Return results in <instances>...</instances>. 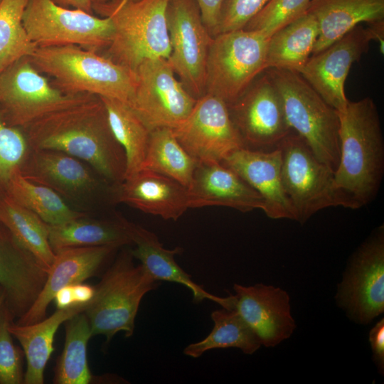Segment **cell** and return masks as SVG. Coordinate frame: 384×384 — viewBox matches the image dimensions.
I'll list each match as a JSON object with an SVG mask.
<instances>
[{"mask_svg": "<svg viewBox=\"0 0 384 384\" xmlns=\"http://www.w3.org/2000/svg\"><path fill=\"white\" fill-rule=\"evenodd\" d=\"M31 149L66 153L90 164L114 185L125 178V152L98 96L53 112L22 129Z\"/></svg>", "mask_w": 384, "mask_h": 384, "instance_id": "1", "label": "cell"}, {"mask_svg": "<svg viewBox=\"0 0 384 384\" xmlns=\"http://www.w3.org/2000/svg\"><path fill=\"white\" fill-rule=\"evenodd\" d=\"M340 157L334 174L336 206L359 209L375 198L384 171V142L377 107L370 97L337 111Z\"/></svg>", "mask_w": 384, "mask_h": 384, "instance_id": "2", "label": "cell"}, {"mask_svg": "<svg viewBox=\"0 0 384 384\" xmlns=\"http://www.w3.org/2000/svg\"><path fill=\"white\" fill-rule=\"evenodd\" d=\"M29 58L64 92L114 98L128 104L133 96L135 70L97 51L75 45L38 47Z\"/></svg>", "mask_w": 384, "mask_h": 384, "instance_id": "3", "label": "cell"}, {"mask_svg": "<svg viewBox=\"0 0 384 384\" xmlns=\"http://www.w3.org/2000/svg\"><path fill=\"white\" fill-rule=\"evenodd\" d=\"M169 0H107L92 10L108 17L114 35L107 57L134 70L146 59H168L171 46L166 23Z\"/></svg>", "mask_w": 384, "mask_h": 384, "instance_id": "4", "label": "cell"}, {"mask_svg": "<svg viewBox=\"0 0 384 384\" xmlns=\"http://www.w3.org/2000/svg\"><path fill=\"white\" fill-rule=\"evenodd\" d=\"M131 249L123 248L95 286V294L85 314L92 336L102 335L109 343L124 332L134 331L135 319L146 294L157 288L156 280L141 265H135Z\"/></svg>", "mask_w": 384, "mask_h": 384, "instance_id": "5", "label": "cell"}, {"mask_svg": "<svg viewBox=\"0 0 384 384\" xmlns=\"http://www.w3.org/2000/svg\"><path fill=\"white\" fill-rule=\"evenodd\" d=\"M282 99L287 122L300 135L317 158L335 171L340 157L339 119L299 73L265 70Z\"/></svg>", "mask_w": 384, "mask_h": 384, "instance_id": "6", "label": "cell"}, {"mask_svg": "<svg viewBox=\"0 0 384 384\" xmlns=\"http://www.w3.org/2000/svg\"><path fill=\"white\" fill-rule=\"evenodd\" d=\"M21 174L51 188L77 210L90 213L115 204L116 185L90 164L62 151L31 149Z\"/></svg>", "mask_w": 384, "mask_h": 384, "instance_id": "7", "label": "cell"}, {"mask_svg": "<svg viewBox=\"0 0 384 384\" xmlns=\"http://www.w3.org/2000/svg\"><path fill=\"white\" fill-rule=\"evenodd\" d=\"M269 38L244 29L221 33L210 44L206 75V93L230 105L237 100L266 70Z\"/></svg>", "mask_w": 384, "mask_h": 384, "instance_id": "8", "label": "cell"}, {"mask_svg": "<svg viewBox=\"0 0 384 384\" xmlns=\"http://www.w3.org/2000/svg\"><path fill=\"white\" fill-rule=\"evenodd\" d=\"M92 96L63 92L36 68L29 57L17 60L0 72V116L12 127L23 129Z\"/></svg>", "mask_w": 384, "mask_h": 384, "instance_id": "9", "label": "cell"}, {"mask_svg": "<svg viewBox=\"0 0 384 384\" xmlns=\"http://www.w3.org/2000/svg\"><path fill=\"white\" fill-rule=\"evenodd\" d=\"M23 23L38 47L75 45L98 52L109 46L114 35L110 18L62 6L53 0H28Z\"/></svg>", "mask_w": 384, "mask_h": 384, "instance_id": "10", "label": "cell"}, {"mask_svg": "<svg viewBox=\"0 0 384 384\" xmlns=\"http://www.w3.org/2000/svg\"><path fill=\"white\" fill-rule=\"evenodd\" d=\"M277 147L281 151L282 184L295 220L304 224L318 211L336 206L334 171L317 158L306 141L291 129Z\"/></svg>", "mask_w": 384, "mask_h": 384, "instance_id": "11", "label": "cell"}, {"mask_svg": "<svg viewBox=\"0 0 384 384\" xmlns=\"http://www.w3.org/2000/svg\"><path fill=\"white\" fill-rule=\"evenodd\" d=\"M135 72L137 82L129 105L150 131L174 129L188 117L197 99L176 78L167 59H146Z\"/></svg>", "mask_w": 384, "mask_h": 384, "instance_id": "12", "label": "cell"}, {"mask_svg": "<svg viewBox=\"0 0 384 384\" xmlns=\"http://www.w3.org/2000/svg\"><path fill=\"white\" fill-rule=\"evenodd\" d=\"M166 23L171 46L167 60L196 99L206 94V64L213 37L196 0H169Z\"/></svg>", "mask_w": 384, "mask_h": 384, "instance_id": "13", "label": "cell"}, {"mask_svg": "<svg viewBox=\"0 0 384 384\" xmlns=\"http://www.w3.org/2000/svg\"><path fill=\"white\" fill-rule=\"evenodd\" d=\"M228 107L245 148L273 150L291 131L279 92L267 73Z\"/></svg>", "mask_w": 384, "mask_h": 384, "instance_id": "14", "label": "cell"}, {"mask_svg": "<svg viewBox=\"0 0 384 384\" xmlns=\"http://www.w3.org/2000/svg\"><path fill=\"white\" fill-rule=\"evenodd\" d=\"M337 302L355 321L367 324L384 311V231L375 233L354 254L338 286Z\"/></svg>", "mask_w": 384, "mask_h": 384, "instance_id": "15", "label": "cell"}, {"mask_svg": "<svg viewBox=\"0 0 384 384\" xmlns=\"http://www.w3.org/2000/svg\"><path fill=\"white\" fill-rule=\"evenodd\" d=\"M177 140L197 161H218L245 147L228 105L206 93L196 100L188 117L172 129Z\"/></svg>", "mask_w": 384, "mask_h": 384, "instance_id": "16", "label": "cell"}, {"mask_svg": "<svg viewBox=\"0 0 384 384\" xmlns=\"http://www.w3.org/2000/svg\"><path fill=\"white\" fill-rule=\"evenodd\" d=\"M372 37L358 25L341 38L310 57L300 75L324 101L337 111L346 106L344 85L355 62L368 51Z\"/></svg>", "mask_w": 384, "mask_h": 384, "instance_id": "17", "label": "cell"}, {"mask_svg": "<svg viewBox=\"0 0 384 384\" xmlns=\"http://www.w3.org/2000/svg\"><path fill=\"white\" fill-rule=\"evenodd\" d=\"M233 307L252 329L261 345L273 347L288 338L296 328L289 296L272 285L235 284Z\"/></svg>", "mask_w": 384, "mask_h": 384, "instance_id": "18", "label": "cell"}, {"mask_svg": "<svg viewBox=\"0 0 384 384\" xmlns=\"http://www.w3.org/2000/svg\"><path fill=\"white\" fill-rule=\"evenodd\" d=\"M221 163L237 173L262 196L265 201L263 211L267 217L295 220L282 184L279 147L271 151L239 148L230 152Z\"/></svg>", "mask_w": 384, "mask_h": 384, "instance_id": "19", "label": "cell"}, {"mask_svg": "<svg viewBox=\"0 0 384 384\" xmlns=\"http://www.w3.org/2000/svg\"><path fill=\"white\" fill-rule=\"evenodd\" d=\"M48 272L2 225H0V286L5 304L15 318L33 305L47 279Z\"/></svg>", "mask_w": 384, "mask_h": 384, "instance_id": "20", "label": "cell"}, {"mask_svg": "<svg viewBox=\"0 0 384 384\" xmlns=\"http://www.w3.org/2000/svg\"><path fill=\"white\" fill-rule=\"evenodd\" d=\"M187 189L189 208L225 206L241 212L265 208L262 196L237 173L218 161H198Z\"/></svg>", "mask_w": 384, "mask_h": 384, "instance_id": "21", "label": "cell"}, {"mask_svg": "<svg viewBox=\"0 0 384 384\" xmlns=\"http://www.w3.org/2000/svg\"><path fill=\"white\" fill-rule=\"evenodd\" d=\"M118 249L106 245L72 247L56 252L41 293L16 323L31 324L45 319L48 306L58 291L95 276Z\"/></svg>", "mask_w": 384, "mask_h": 384, "instance_id": "22", "label": "cell"}, {"mask_svg": "<svg viewBox=\"0 0 384 384\" xmlns=\"http://www.w3.org/2000/svg\"><path fill=\"white\" fill-rule=\"evenodd\" d=\"M114 201L164 220H177L189 208L185 186L148 169H142L116 185Z\"/></svg>", "mask_w": 384, "mask_h": 384, "instance_id": "23", "label": "cell"}, {"mask_svg": "<svg viewBox=\"0 0 384 384\" xmlns=\"http://www.w3.org/2000/svg\"><path fill=\"white\" fill-rule=\"evenodd\" d=\"M132 228L133 245H135V247L131 249L132 255L140 261V264L156 280L176 282L185 286L191 292L194 303L208 299L224 309H232L233 295L220 297L208 292L194 282L191 275L177 264L174 256L182 253L183 248H164L154 233L134 223Z\"/></svg>", "mask_w": 384, "mask_h": 384, "instance_id": "24", "label": "cell"}, {"mask_svg": "<svg viewBox=\"0 0 384 384\" xmlns=\"http://www.w3.org/2000/svg\"><path fill=\"white\" fill-rule=\"evenodd\" d=\"M48 240L55 254L72 247L133 244L132 222L118 213L105 218L83 215L60 225H48Z\"/></svg>", "mask_w": 384, "mask_h": 384, "instance_id": "25", "label": "cell"}, {"mask_svg": "<svg viewBox=\"0 0 384 384\" xmlns=\"http://www.w3.org/2000/svg\"><path fill=\"white\" fill-rule=\"evenodd\" d=\"M307 11L314 16L319 28L315 54L363 22L383 21L384 0H311Z\"/></svg>", "mask_w": 384, "mask_h": 384, "instance_id": "26", "label": "cell"}, {"mask_svg": "<svg viewBox=\"0 0 384 384\" xmlns=\"http://www.w3.org/2000/svg\"><path fill=\"white\" fill-rule=\"evenodd\" d=\"M87 305L57 309L52 315L31 324L12 321L9 330L20 343L26 358L24 384H43L44 371L54 351L53 342L58 327L75 314L84 311Z\"/></svg>", "mask_w": 384, "mask_h": 384, "instance_id": "27", "label": "cell"}, {"mask_svg": "<svg viewBox=\"0 0 384 384\" xmlns=\"http://www.w3.org/2000/svg\"><path fill=\"white\" fill-rule=\"evenodd\" d=\"M319 28L309 12L281 28L269 38L265 65L298 73L302 70L313 50Z\"/></svg>", "mask_w": 384, "mask_h": 384, "instance_id": "28", "label": "cell"}, {"mask_svg": "<svg viewBox=\"0 0 384 384\" xmlns=\"http://www.w3.org/2000/svg\"><path fill=\"white\" fill-rule=\"evenodd\" d=\"M0 224L48 271L55 254L49 243L47 223L5 196L0 199Z\"/></svg>", "mask_w": 384, "mask_h": 384, "instance_id": "29", "label": "cell"}, {"mask_svg": "<svg viewBox=\"0 0 384 384\" xmlns=\"http://www.w3.org/2000/svg\"><path fill=\"white\" fill-rule=\"evenodd\" d=\"M99 97L106 109L113 134L125 152V179L142 169L150 130L128 103L114 98Z\"/></svg>", "mask_w": 384, "mask_h": 384, "instance_id": "30", "label": "cell"}, {"mask_svg": "<svg viewBox=\"0 0 384 384\" xmlns=\"http://www.w3.org/2000/svg\"><path fill=\"white\" fill-rule=\"evenodd\" d=\"M197 164L177 140L171 128L158 127L150 131L142 169L161 174L188 188Z\"/></svg>", "mask_w": 384, "mask_h": 384, "instance_id": "31", "label": "cell"}, {"mask_svg": "<svg viewBox=\"0 0 384 384\" xmlns=\"http://www.w3.org/2000/svg\"><path fill=\"white\" fill-rule=\"evenodd\" d=\"M6 196L50 225L89 215L73 208L53 190L28 180L20 171L12 178Z\"/></svg>", "mask_w": 384, "mask_h": 384, "instance_id": "32", "label": "cell"}, {"mask_svg": "<svg viewBox=\"0 0 384 384\" xmlns=\"http://www.w3.org/2000/svg\"><path fill=\"white\" fill-rule=\"evenodd\" d=\"M65 338L61 355L54 370L55 384H88L92 379L87 348L92 336L84 311L78 313L65 322Z\"/></svg>", "mask_w": 384, "mask_h": 384, "instance_id": "33", "label": "cell"}, {"mask_svg": "<svg viewBox=\"0 0 384 384\" xmlns=\"http://www.w3.org/2000/svg\"><path fill=\"white\" fill-rule=\"evenodd\" d=\"M213 328L203 340L187 346L183 353L197 358L212 349L237 348L252 354L262 345L252 329L235 309H222L212 312Z\"/></svg>", "mask_w": 384, "mask_h": 384, "instance_id": "34", "label": "cell"}, {"mask_svg": "<svg viewBox=\"0 0 384 384\" xmlns=\"http://www.w3.org/2000/svg\"><path fill=\"white\" fill-rule=\"evenodd\" d=\"M28 0L0 1V72L23 57L31 56L38 46L23 23Z\"/></svg>", "mask_w": 384, "mask_h": 384, "instance_id": "35", "label": "cell"}, {"mask_svg": "<svg viewBox=\"0 0 384 384\" xmlns=\"http://www.w3.org/2000/svg\"><path fill=\"white\" fill-rule=\"evenodd\" d=\"M31 149L23 129L6 124L0 116V199L6 196L9 185Z\"/></svg>", "mask_w": 384, "mask_h": 384, "instance_id": "36", "label": "cell"}, {"mask_svg": "<svg viewBox=\"0 0 384 384\" xmlns=\"http://www.w3.org/2000/svg\"><path fill=\"white\" fill-rule=\"evenodd\" d=\"M311 0H270L245 26L270 38L307 12Z\"/></svg>", "mask_w": 384, "mask_h": 384, "instance_id": "37", "label": "cell"}, {"mask_svg": "<svg viewBox=\"0 0 384 384\" xmlns=\"http://www.w3.org/2000/svg\"><path fill=\"white\" fill-rule=\"evenodd\" d=\"M14 318L4 302L0 308V384L23 383L24 353L14 345L9 330V325Z\"/></svg>", "mask_w": 384, "mask_h": 384, "instance_id": "38", "label": "cell"}, {"mask_svg": "<svg viewBox=\"0 0 384 384\" xmlns=\"http://www.w3.org/2000/svg\"><path fill=\"white\" fill-rule=\"evenodd\" d=\"M270 0H223L217 34L241 30Z\"/></svg>", "mask_w": 384, "mask_h": 384, "instance_id": "39", "label": "cell"}, {"mask_svg": "<svg viewBox=\"0 0 384 384\" xmlns=\"http://www.w3.org/2000/svg\"><path fill=\"white\" fill-rule=\"evenodd\" d=\"M94 294V286L78 282L60 289L55 293L53 300L57 309H67L88 304Z\"/></svg>", "mask_w": 384, "mask_h": 384, "instance_id": "40", "label": "cell"}, {"mask_svg": "<svg viewBox=\"0 0 384 384\" xmlns=\"http://www.w3.org/2000/svg\"><path fill=\"white\" fill-rule=\"evenodd\" d=\"M201 11L203 21L211 36L217 34L220 9L223 0H196Z\"/></svg>", "mask_w": 384, "mask_h": 384, "instance_id": "41", "label": "cell"}, {"mask_svg": "<svg viewBox=\"0 0 384 384\" xmlns=\"http://www.w3.org/2000/svg\"><path fill=\"white\" fill-rule=\"evenodd\" d=\"M369 341L373 360L380 371L384 370V319H380L370 331Z\"/></svg>", "mask_w": 384, "mask_h": 384, "instance_id": "42", "label": "cell"}, {"mask_svg": "<svg viewBox=\"0 0 384 384\" xmlns=\"http://www.w3.org/2000/svg\"><path fill=\"white\" fill-rule=\"evenodd\" d=\"M366 27L368 30L373 41L378 42L380 50L383 53L384 48V20L370 23H368Z\"/></svg>", "mask_w": 384, "mask_h": 384, "instance_id": "43", "label": "cell"}, {"mask_svg": "<svg viewBox=\"0 0 384 384\" xmlns=\"http://www.w3.org/2000/svg\"><path fill=\"white\" fill-rule=\"evenodd\" d=\"M56 4L65 6L78 9L90 14H93L92 0H53Z\"/></svg>", "mask_w": 384, "mask_h": 384, "instance_id": "44", "label": "cell"}, {"mask_svg": "<svg viewBox=\"0 0 384 384\" xmlns=\"http://www.w3.org/2000/svg\"><path fill=\"white\" fill-rule=\"evenodd\" d=\"M5 301V292L4 289L0 286V308Z\"/></svg>", "mask_w": 384, "mask_h": 384, "instance_id": "45", "label": "cell"}, {"mask_svg": "<svg viewBox=\"0 0 384 384\" xmlns=\"http://www.w3.org/2000/svg\"><path fill=\"white\" fill-rule=\"evenodd\" d=\"M107 0H92V2H104V1H106Z\"/></svg>", "mask_w": 384, "mask_h": 384, "instance_id": "46", "label": "cell"}, {"mask_svg": "<svg viewBox=\"0 0 384 384\" xmlns=\"http://www.w3.org/2000/svg\"><path fill=\"white\" fill-rule=\"evenodd\" d=\"M0 225H1V224H0Z\"/></svg>", "mask_w": 384, "mask_h": 384, "instance_id": "47", "label": "cell"}, {"mask_svg": "<svg viewBox=\"0 0 384 384\" xmlns=\"http://www.w3.org/2000/svg\"><path fill=\"white\" fill-rule=\"evenodd\" d=\"M1 1V0H0Z\"/></svg>", "mask_w": 384, "mask_h": 384, "instance_id": "48", "label": "cell"}]
</instances>
